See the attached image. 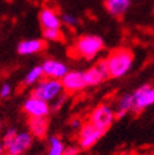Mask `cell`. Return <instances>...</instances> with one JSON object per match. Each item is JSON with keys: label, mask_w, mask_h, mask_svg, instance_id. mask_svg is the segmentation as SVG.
Instances as JSON below:
<instances>
[{"label": "cell", "mask_w": 154, "mask_h": 155, "mask_svg": "<svg viewBox=\"0 0 154 155\" xmlns=\"http://www.w3.org/2000/svg\"><path fill=\"white\" fill-rule=\"evenodd\" d=\"M106 61L107 66H109L110 77L119 78V77L125 76L130 71V68L133 66L134 56L126 48H118L109 54Z\"/></svg>", "instance_id": "1"}, {"label": "cell", "mask_w": 154, "mask_h": 155, "mask_svg": "<svg viewBox=\"0 0 154 155\" xmlns=\"http://www.w3.org/2000/svg\"><path fill=\"white\" fill-rule=\"evenodd\" d=\"M63 90L65 88H63V84L61 80L45 78L37 84L35 88L32 92V95L49 102V101H55L57 97L62 95Z\"/></svg>", "instance_id": "2"}, {"label": "cell", "mask_w": 154, "mask_h": 155, "mask_svg": "<svg viewBox=\"0 0 154 155\" xmlns=\"http://www.w3.org/2000/svg\"><path fill=\"white\" fill-rule=\"evenodd\" d=\"M104 48V42L100 37L97 35H82L79 38L76 43V52L79 56L85 58H94L96 54Z\"/></svg>", "instance_id": "3"}, {"label": "cell", "mask_w": 154, "mask_h": 155, "mask_svg": "<svg viewBox=\"0 0 154 155\" xmlns=\"http://www.w3.org/2000/svg\"><path fill=\"white\" fill-rule=\"evenodd\" d=\"M115 117H116L115 110H112L109 105H100L91 112L89 122H91L96 127L106 131L112 125Z\"/></svg>", "instance_id": "4"}, {"label": "cell", "mask_w": 154, "mask_h": 155, "mask_svg": "<svg viewBox=\"0 0 154 155\" xmlns=\"http://www.w3.org/2000/svg\"><path fill=\"white\" fill-rule=\"evenodd\" d=\"M105 134V131L92 125L91 122H87L82 125V127L79 130V145L81 149H90L94 146L101 136Z\"/></svg>", "instance_id": "5"}, {"label": "cell", "mask_w": 154, "mask_h": 155, "mask_svg": "<svg viewBox=\"0 0 154 155\" xmlns=\"http://www.w3.org/2000/svg\"><path fill=\"white\" fill-rule=\"evenodd\" d=\"M23 110L29 117H47L51 108L47 101L32 95L24 101Z\"/></svg>", "instance_id": "6"}, {"label": "cell", "mask_w": 154, "mask_h": 155, "mask_svg": "<svg viewBox=\"0 0 154 155\" xmlns=\"http://www.w3.org/2000/svg\"><path fill=\"white\" fill-rule=\"evenodd\" d=\"M134 96V112H140L144 108L154 104V87L150 84H143L133 94Z\"/></svg>", "instance_id": "7"}, {"label": "cell", "mask_w": 154, "mask_h": 155, "mask_svg": "<svg viewBox=\"0 0 154 155\" xmlns=\"http://www.w3.org/2000/svg\"><path fill=\"white\" fill-rule=\"evenodd\" d=\"M33 143V135L30 133H17L13 140L5 146L6 154L10 155H22L27 151Z\"/></svg>", "instance_id": "8"}, {"label": "cell", "mask_w": 154, "mask_h": 155, "mask_svg": "<svg viewBox=\"0 0 154 155\" xmlns=\"http://www.w3.org/2000/svg\"><path fill=\"white\" fill-rule=\"evenodd\" d=\"M61 81H62L63 88L67 92H79L87 86L83 72L79 71H68Z\"/></svg>", "instance_id": "9"}, {"label": "cell", "mask_w": 154, "mask_h": 155, "mask_svg": "<svg viewBox=\"0 0 154 155\" xmlns=\"http://www.w3.org/2000/svg\"><path fill=\"white\" fill-rule=\"evenodd\" d=\"M43 73L47 76L48 78H56V80H62L65 74L68 72V67L63 63L56 59H45L42 64Z\"/></svg>", "instance_id": "10"}, {"label": "cell", "mask_w": 154, "mask_h": 155, "mask_svg": "<svg viewBox=\"0 0 154 155\" xmlns=\"http://www.w3.org/2000/svg\"><path fill=\"white\" fill-rule=\"evenodd\" d=\"M44 48V42L41 39H28L23 41L18 44V53L22 56H29L34 54Z\"/></svg>", "instance_id": "11"}, {"label": "cell", "mask_w": 154, "mask_h": 155, "mask_svg": "<svg viewBox=\"0 0 154 155\" xmlns=\"http://www.w3.org/2000/svg\"><path fill=\"white\" fill-rule=\"evenodd\" d=\"M39 21H41V25L47 29V28H61V18L58 15L51 10V9H43L39 14Z\"/></svg>", "instance_id": "12"}, {"label": "cell", "mask_w": 154, "mask_h": 155, "mask_svg": "<svg viewBox=\"0 0 154 155\" xmlns=\"http://www.w3.org/2000/svg\"><path fill=\"white\" fill-rule=\"evenodd\" d=\"M28 125H29L30 134L35 137H43L47 134L48 121L45 117H30Z\"/></svg>", "instance_id": "13"}, {"label": "cell", "mask_w": 154, "mask_h": 155, "mask_svg": "<svg viewBox=\"0 0 154 155\" xmlns=\"http://www.w3.org/2000/svg\"><path fill=\"white\" fill-rule=\"evenodd\" d=\"M106 10L114 17H121L130 6V0H105Z\"/></svg>", "instance_id": "14"}, {"label": "cell", "mask_w": 154, "mask_h": 155, "mask_svg": "<svg viewBox=\"0 0 154 155\" xmlns=\"http://www.w3.org/2000/svg\"><path fill=\"white\" fill-rule=\"evenodd\" d=\"M134 108V96L133 94H126L119 98L116 104V110H115V115L116 119H120L122 116H125L129 111H133Z\"/></svg>", "instance_id": "15"}, {"label": "cell", "mask_w": 154, "mask_h": 155, "mask_svg": "<svg viewBox=\"0 0 154 155\" xmlns=\"http://www.w3.org/2000/svg\"><path fill=\"white\" fill-rule=\"evenodd\" d=\"M83 76H85V81H86L87 86H96V84L106 81L104 74L100 72V69L96 67V64L94 67L89 68L86 72H83Z\"/></svg>", "instance_id": "16"}, {"label": "cell", "mask_w": 154, "mask_h": 155, "mask_svg": "<svg viewBox=\"0 0 154 155\" xmlns=\"http://www.w3.org/2000/svg\"><path fill=\"white\" fill-rule=\"evenodd\" d=\"M65 150H66V146L58 136H51L49 137L48 155H65Z\"/></svg>", "instance_id": "17"}, {"label": "cell", "mask_w": 154, "mask_h": 155, "mask_svg": "<svg viewBox=\"0 0 154 155\" xmlns=\"http://www.w3.org/2000/svg\"><path fill=\"white\" fill-rule=\"evenodd\" d=\"M43 68L42 66H37L34 68H32L30 71L27 73V76L24 77V81H23V83L25 84V86H30V84H33L35 82H38L41 78H42V76H43Z\"/></svg>", "instance_id": "18"}, {"label": "cell", "mask_w": 154, "mask_h": 155, "mask_svg": "<svg viewBox=\"0 0 154 155\" xmlns=\"http://www.w3.org/2000/svg\"><path fill=\"white\" fill-rule=\"evenodd\" d=\"M43 37L44 39L47 41H52V42H59L62 41V32L61 29L58 28H47V29H43Z\"/></svg>", "instance_id": "19"}, {"label": "cell", "mask_w": 154, "mask_h": 155, "mask_svg": "<svg viewBox=\"0 0 154 155\" xmlns=\"http://www.w3.org/2000/svg\"><path fill=\"white\" fill-rule=\"evenodd\" d=\"M61 20H62V23H65V24H67L68 27H75L79 24V19L71 14H67V13H63L61 15Z\"/></svg>", "instance_id": "20"}, {"label": "cell", "mask_w": 154, "mask_h": 155, "mask_svg": "<svg viewBox=\"0 0 154 155\" xmlns=\"http://www.w3.org/2000/svg\"><path fill=\"white\" fill-rule=\"evenodd\" d=\"M17 135V131H15L14 129H12V130H8L6 133H5V135H4V137H3V144H4V146H6L8 144H9L12 140H13V137Z\"/></svg>", "instance_id": "21"}, {"label": "cell", "mask_w": 154, "mask_h": 155, "mask_svg": "<svg viewBox=\"0 0 154 155\" xmlns=\"http://www.w3.org/2000/svg\"><path fill=\"white\" fill-rule=\"evenodd\" d=\"M12 94V87H10V84L9 83H4L2 88H0V97L2 98H6V97H9Z\"/></svg>", "instance_id": "22"}, {"label": "cell", "mask_w": 154, "mask_h": 155, "mask_svg": "<svg viewBox=\"0 0 154 155\" xmlns=\"http://www.w3.org/2000/svg\"><path fill=\"white\" fill-rule=\"evenodd\" d=\"M65 100H66V96H59V97H57L56 100H55V101H53V102H55V104H53V106H52V108H53V110H58V108L61 107V106H62V104L65 102Z\"/></svg>", "instance_id": "23"}, {"label": "cell", "mask_w": 154, "mask_h": 155, "mask_svg": "<svg viewBox=\"0 0 154 155\" xmlns=\"http://www.w3.org/2000/svg\"><path fill=\"white\" fill-rule=\"evenodd\" d=\"M79 151V148H76V146H68L65 150V155H77Z\"/></svg>", "instance_id": "24"}, {"label": "cell", "mask_w": 154, "mask_h": 155, "mask_svg": "<svg viewBox=\"0 0 154 155\" xmlns=\"http://www.w3.org/2000/svg\"><path fill=\"white\" fill-rule=\"evenodd\" d=\"M71 127L75 129V130H80V129L82 127L81 120H80V119H73V120L71 121Z\"/></svg>", "instance_id": "25"}, {"label": "cell", "mask_w": 154, "mask_h": 155, "mask_svg": "<svg viewBox=\"0 0 154 155\" xmlns=\"http://www.w3.org/2000/svg\"><path fill=\"white\" fill-rule=\"evenodd\" d=\"M4 151H6L5 150V146H4L3 143H0V155H4Z\"/></svg>", "instance_id": "26"}, {"label": "cell", "mask_w": 154, "mask_h": 155, "mask_svg": "<svg viewBox=\"0 0 154 155\" xmlns=\"http://www.w3.org/2000/svg\"><path fill=\"white\" fill-rule=\"evenodd\" d=\"M0 126H2V124H0Z\"/></svg>", "instance_id": "27"}, {"label": "cell", "mask_w": 154, "mask_h": 155, "mask_svg": "<svg viewBox=\"0 0 154 155\" xmlns=\"http://www.w3.org/2000/svg\"><path fill=\"white\" fill-rule=\"evenodd\" d=\"M8 155H10V154H8Z\"/></svg>", "instance_id": "28"}]
</instances>
